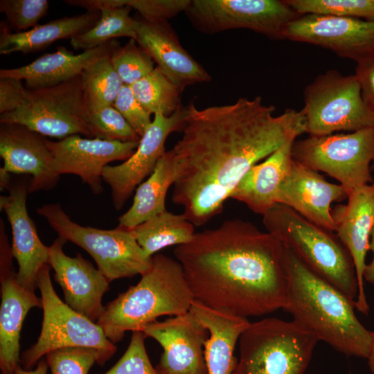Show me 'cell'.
I'll list each match as a JSON object with an SVG mask.
<instances>
[{
  "instance_id": "1",
  "label": "cell",
  "mask_w": 374,
  "mask_h": 374,
  "mask_svg": "<svg viewBox=\"0 0 374 374\" xmlns=\"http://www.w3.org/2000/svg\"><path fill=\"white\" fill-rule=\"evenodd\" d=\"M275 107L260 96L203 109L185 107L182 136L175 145L177 177L172 199L195 226L221 213L248 170L287 141L306 133L302 110Z\"/></svg>"
},
{
  "instance_id": "2",
  "label": "cell",
  "mask_w": 374,
  "mask_h": 374,
  "mask_svg": "<svg viewBox=\"0 0 374 374\" xmlns=\"http://www.w3.org/2000/svg\"><path fill=\"white\" fill-rule=\"evenodd\" d=\"M284 251L276 237L235 218L195 233L174 255L195 301L247 319L287 306Z\"/></svg>"
},
{
  "instance_id": "3",
  "label": "cell",
  "mask_w": 374,
  "mask_h": 374,
  "mask_svg": "<svg viewBox=\"0 0 374 374\" xmlns=\"http://www.w3.org/2000/svg\"><path fill=\"white\" fill-rule=\"evenodd\" d=\"M284 247L288 302L283 310L319 341L346 356L367 359L373 332L359 321L354 303Z\"/></svg>"
},
{
  "instance_id": "4",
  "label": "cell",
  "mask_w": 374,
  "mask_h": 374,
  "mask_svg": "<svg viewBox=\"0 0 374 374\" xmlns=\"http://www.w3.org/2000/svg\"><path fill=\"white\" fill-rule=\"evenodd\" d=\"M194 300L181 264L157 253L139 283L108 303L96 323L116 344L127 331L143 332L159 317L188 312Z\"/></svg>"
},
{
  "instance_id": "5",
  "label": "cell",
  "mask_w": 374,
  "mask_h": 374,
  "mask_svg": "<svg viewBox=\"0 0 374 374\" xmlns=\"http://www.w3.org/2000/svg\"><path fill=\"white\" fill-rule=\"evenodd\" d=\"M267 231L290 249L313 272L334 285L354 304L358 283L353 259L337 235L276 204L262 215Z\"/></svg>"
},
{
  "instance_id": "6",
  "label": "cell",
  "mask_w": 374,
  "mask_h": 374,
  "mask_svg": "<svg viewBox=\"0 0 374 374\" xmlns=\"http://www.w3.org/2000/svg\"><path fill=\"white\" fill-rule=\"evenodd\" d=\"M318 341L294 320L267 317L250 322L239 338L232 374H304Z\"/></svg>"
},
{
  "instance_id": "7",
  "label": "cell",
  "mask_w": 374,
  "mask_h": 374,
  "mask_svg": "<svg viewBox=\"0 0 374 374\" xmlns=\"http://www.w3.org/2000/svg\"><path fill=\"white\" fill-rule=\"evenodd\" d=\"M50 226L67 241L85 250L109 282L143 275L151 266L148 257L131 230L116 227L105 230L74 222L59 203L46 204L36 209Z\"/></svg>"
},
{
  "instance_id": "8",
  "label": "cell",
  "mask_w": 374,
  "mask_h": 374,
  "mask_svg": "<svg viewBox=\"0 0 374 374\" xmlns=\"http://www.w3.org/2000/svg\"><path fill=\"white\" fill-rule=\"evenodd\" d=\"M51 266L44 265L38 274L43 310L42 329L37 341L22 353L21 364L30 370L48 353L64 348L83 347L96 349L107 362L116 353V346L106 337L103 330L64 303L56 294L50 277Z\"/></svg>"
},
{
  "instance_id": "9",
  "label": "cell",
  "mask_w": 374,
  "mask_h": 374,
  "mask_svg": "<svg viewBox=\"0 0 374 374\" xmlns=\"http://www.w3.org/2000/svg\"><path fill=\"white\" fill-rule=\"evenodd\" d=\"M303 100L301 110L310 136L374 127V113L366 105L355 74L328 70L305 87Z\"/></svg>"
},
{
  "instance_id": "10",
  "label": "cell",
  "mask_w": 374,
  "mask_h": 374,
  "mask_svg": "<svg viewBox=\"0 0 374 374\" xmlns=\"http://www.w3.org/2000/svg\"><path fill=\"white\" fill-rule=\"evenodd\" d=\"M292 157L337 180L348 196L374 181L371 169L374 161V127L295 141Z\"/></svg>"
},
{
  "instance_id": "11",
  "label": "cell",
  "mask_w": 374,
  "mask_h": 374,
  "mask_svg": "<svg viewBox=\"0 0 374 374\" xmlns=\"http://www.w3.org/2000/svg\"><path fill=\"white\" fill-rule=\"evenodd\" d=\"M90 110L80 76L57 85L28 90L17 109L0 114V124H18L44 136L64 139L72 135L91 137Z\"/></svg>"
},
{
  "instance_id": "12",
  "label": "cell",
  "mask_w": 374,
  "mask_h": 374,
  "mask_svg": "<svg viewBox=\"0 0 374 374\" xmlns=\"http://www.w3.org/2000/svg\"><path fill=\"white\" fill-rule=\"evenodd\" d=\"M185 14L204 33L245 28L282 39L298 15L285 0H191Z\"/></svg>"
},
{
  "instance_id": "13",
  "label": "cell",
  "mask_w": 374,
  "mask_h": 374,
  "mask_svg": "<svg viewBox=\"0 0 374 374\" xmlns=\"http://www.w3.org/2000/svg\"><path fill=\"white\" fill-rule=\"evenodd\" d=\"M283 37L319 46L355 62L374 55V20L301 15L287 25Z\"/></svg>"
},
{
  "instance_id": "14",
  "label": "cell",
  "mask_w": 374,
  "mask_h": 374,
  "mask_svg": "<svg viewBox=\"0 0 374 374\" xmlns=\"http://www.w3.org/2000/svg\"><path fill=\"white\" fill-rule=\"evenodd\" d=\"M185 114V107H181L170 116L154 115L135 152L121 164L104 168L102 179L111 188L116 211L123 208L134 190L152 173L166 152L165 143L168 136L172 132L182 130Z\"/></svg>"
},
{
  "instance_id": "15",
  "label": "cell",
  "mask_w": 374,
  "mask_h": 374,
  "mask_svg": "<svg viewBox=\"0 0 374 374\" xmlns=\"http://www.w3.org/2000/svg\"><path fill=\"white\" fill-rule=\"evenodd\" d=\"M143 332L163 348L155 366L159 374H208L204 344L209 332L191 312L150 323Z\"/></svg>"
},
{
  "instance_id": "16",
  "label": "cell",
  "mask_w": 374,
  "mask_h": 374,
  "mask_svg": "<svg viewBox=\"0 0 374 374\" xmlns=\"http://www.w3.org/2000/svg\"><path fill=\"white\" fill-rule=\"evenodd\" d=\"M12 249L0 219V368L1 374H15L19 365L20 332L28 311L42 308L41 298L21 286L12 270Z\"/></svg>"
},
{
  "instance_id": "17",
  "label": "cell",
  "mask_w": 374,
  "mask_h": 374,
  "mask_svg": "<svg viewBox=\"0 0 374 374\" xmlns=\"http://www.w3.org/2000/svg\"><path fill=\"white\" fill-rule=\"evenodd\" d=\"M28 176L12 177L8 195L0 197V208L12 230V254L18 264L17 279L24 287L35 292L38 274L48 262V247L40 240L34 222L28 215L26 196Z\"/></svg>"
},
{
  "instance_id": "18",
  "label": "cell",
  "mask_w": 374,
  "mask_h": 374,
  "mask_svg": "<svg viewBox=\"0 0 374 374\" xmlns=\"http://www.w3.org/2000/svg\"><path fill=\"white\" fill-rule=\"evenodd\" d=\"M139 142L107 141L72 135L58 141L46 139L55 172L78 175L96 195L103 192L102 174L109 163L127 159Z\"/></svg>"
},
{
  "instance_id": "19",
  "label": "cell",
  "mask_w": 374,
  "mask_h": 374,
  "mask_svg": "<svg viewBox=\"0 0 374 374\" xmlns=\"http://www.w3.org/2000/svg\"><path fill=\"white\" fill-rule=\"evenodd\" d=\"M67 240L58 236L48 247V264L55 271L54 278L60 285L65 303L75 312L96 322L105 306L102 299L109 289V282L80 253L66 256L63 247Z\"/></svg>"
},
{
  "instance_id": "20",
  "label": "cell",
  "mask_w": 374,
  "mask_h": 374,
  "mask_svg": "<svg viewBox=\"0 0 374 374\" xmlns=\"http://www.w3.org/2000/svg\"><path fill=\"white\" fill-rule=\"evenodd\" d=\"M0 155L3 170L30 176L28 193L51 190L60 180L46 139L25 126L1 124Z\"/></svg>"
},
{
  "instance_id": "21",
  "label": "cell",
  "mask_w": 374,
  "mask_h": 374,
  "mask_svg": "<svg viewBox=\"0 0 374 374\" xmlns=\"http://www.w3.org/2000/svg\"><path fill=\"white\" fill-rule=\"evenodd\" d=\"M346 198L348 194L340 184L326 181L318 172L293 159L290 175L279 189L277 204L333 232L337 226L331 204Z\"/></svg>"
},
{
  "instance_id": "22",
  "label": "cell",
  "mask_w": 374,
  "mask_h": 374,
  "mask_svg": "<svg viewBox=\"0 0 374 374\" xmlns=\"http://www.w3.org/2000/svg\"><path fill=\"white\" fill-rule=\"evenodd\" d=\"M346 205L335 209L337 235L348 251L355 268L358 294L355 308L366 315L368 305L364 290V271L369 242L374 227V181L348 196Z\"/></svg>"
},
{
  "instance_id": "23",
  "label": "cell",
  "mask_w": 374,
  "mask_h": 374,
  "mask_svg": "<svg viewBox=\"0 0 374 374\" xmlns=\"http://www.w3.org/2000/svg\"><path fill=\"white\" fill-rule=\"evenodd\" d=\"M136 20L138 45L182 91L189 85L211 80L209 73L181 45L168 21L152 22L141 17Z\"/></svg>"
},
{
  "instance_id": "24",
  "label": "cell",
  "mask_w": 374,
  "mask_h": 374,
  "mask_svg": "<svg viewBox=\"0 0 374 374\" xmlns=\"http://www.w3.org/2000/svg\"><path fill=\"white\" fill-rule=\"evenodd\" d=\"M120 46L112 39L93 49L74 54L64 46H58L33 62L18 68L0 70V78H14L25 81L27 89L33 91L51 87L78 75L96 61L110 56Z\"/></svg>"
},
{
  "instance_id": "25",
  "label": "cell",
  "mask_w": 374,
  "mask_h": 374,
  "mask_svg": "<svg viewBox=\"0 0 374 374\" xmlns=\"http://www.w3.org/2000/svg\"><path fill=\"white\" fill-rule=\"evenodd\" d=\"M292 139L264 161L252 166L241 179L230 198L244 204L251 211L265 215L277 204L279 189L291 171Z\"/></svg>"
},
{
  "instance_id": "26",
  "label": "cell",
  "mask_w": 374,
  "mask_h": 374,
  "mask_svg": "<svg viewBox=\"0 0 374 374\" xmlns=\"http://www.w3.org/2000/svg\"><path fill=\"white\" fill-rule=\"evenodd\" d=\"M189 311L209 332L204 344L208 374H232L238 362L234 350L241 334L250 324L249 320L211 308L195 300Z\"/></svg>"
},
{
  "instance_id": "27",
  "label": "cell",
  "mask_w": 374,
  "mask_h": 374,
  "mask_svg": "<svg viewBox=\"0 0 374 374\" xmlns=\"http://www.w3.org/2000/svg\"><path fill=\"white\" fill-rule=\"evenodd\" d=\"M100 17L98 10L52 20L21 33H13L5 21L0 26V54H27L44 50L53 42L70 39L89 30Z\"/></svg>"
},
{
  "instance_id": "28",
  "label": "cell",
  "mask_w": 374,
  "mask_h": 374,
  "mask_svg": "<svg viewBox=\"0 0 374 374\" xmlns=\"http://www.w3.org/2000/svg\"><path fill=\"white\" fill-rule=\"evenodd\" d=\"M176 177L175 157L170 150L165 152L152 173L136 188L132 204L118 217V227L132 230L166 211V195Z\"/></svg>"
},
{
  "instance_id": "29",
  "label": "cell",
  "mask_w": 374,
  "mask_h": 374,
  "mask_svg": "<svg viewBox=\"0 0 374 374\" xmlns=\"http://www.w3.org/2000/svg\"><path fill=\"white\" fill-rule=\"evenodd\" d=\"M64 2L87 11L100 12V17L91 28L70 39L75 50L93 49L116 37L136 39V20L130 15L131 7L114 5L111 0H65Z\"/></svg>"
},
{
  "instance_id": "30",
  "label": "cell",
  "mask_w": 374,
  "mask_h": 374,
  "mask_svg": "<svg viewBox=\"0 0 374 374\" xmlns=\"http://www.w3.org/2000/svg\"><path fill=\"white\" fill-rule=\"evenodd\" d=\"M131 231L148 257L168 247L189 242L196 233L195 225L183 213L175 214L167 210Z\"/></svg>"
},
{
  "instance_id": "31",
  "label": "cell",
  "mask_w": 374,
  "mask_h": 374,
  "mask_svg": "<svg viewBox=\"0 0 374 374\" xmlns=\"http://www.w3.org/2000/svg\"><path fill=\"white\" fill-rule=\"evenodd\" d=\"M130 87L136 99L150 114L170 116L181 107L183 91L157 67Z\"/></svg>"
},
{
  "instance_id": "32",
  "label": "cell",
  "mask_w": 374,
  "mask_h": 374,
  "mask_svg": "<svg viewBox=\"0 0 374 374\" xmlns=\"http://www.w3.org/2000/svg\"><path fill=\"white\" fill-rule=\"evenodd\" d=\"M110 56L96 61L80 75L84 98L90 111L113 105L125 84L114 68Z\"/></svg>"
},
{
  "instance_id": "33",
  "label": "cell",
  "mask_w": 374,
  "mask_h": 374,
  "mask_svg": "<svg viewBox=\"0 0 374 374\" xmlns=\"http://www.w3.org/2000/svg\"><path fill=\"white\" fill-rule=\"evenodd\" d=\"M299 15H328L374 20V0H285Z\"/></svg>"
},
{
  "instance_id": "34",
  "label": "cell",
  "mask_w": 374,
  "mask_h": 374,
  "mask_svg": "<svg viewBox=\"0 0 374 374\" xmlns=\"http://www.w3.org/2000/svg\"><path fill=\"white\" fill-rule=\"evenodd\" d=\"M110 59L123 83L130 86L150 74L155 68L151 57L134 39H130L123 46H118Z\"/></svg>"
},
{
  "instance_id": "35",
  "label": "cell",
  "mask_w": 374,
  "mask_h": 374,
  "mask_svg": "<svg viewBox=\"0 0 374 374\" xmlns=\"http://www.w3.org/2000/svg\"><path fill=\"white\" fill-rule=\"evenodd\" d=\"M46 362L51 374H88L95 362L103 366L107 361L96 349L70 347L48 353Z\"/></svg>"
},
{
  "instance_id": "36",
  "label": "cell",
  "mask_w": 374,
  "mask_h": 374,
  "mask_svg": "<svg viewBox=\"0 0 374 374\" xmlns=\"http://www.w3.org/2000/svg\"><path fill=\"white\" fill-rule=\"evenodd\" d=\"M89 123L93 138L123 142H139L141 139V136L113 105L90 111Z\"/></svg>"
},
{
  "instance_id": "37",
  "label": "cell",
  "mask_w": 374,
  "mask_h": 374,
  "mask_svg": "<svg viewBox=\"0 0 374 374\" xmlns=\"http://www.w3.org/2000/svg\"><path fill=\"white\" fill-rule=\"evenodd\" d=\"M47 0H1L0 11L13 33H21L34 28L48 10Z\"/></svg>"
},
{
  "instance_id": "38",
  "label": "cell",
  "mask_w": 374,
  "mask_h": 374,
  "mask_svg": "<svg viewBox=\"0 0 374 374\" xmlns=\"http://www.w3.org/2000/svg\"><path fill=\"white\" fill-rule=\"evenodd\" d=\"M145 335L142 331L132 332L129 346L120 359L105 374H159L153 367L145 350Z\"/></svg>"
},
{
  "instance_id": "39",
  "label": "cell",
  "mask_w": 374,
  "mask_h": 374,
  "mask_svg": "<svg viewBox=\"0 0 374 374\" xmlns=\"http://www.w3.org/2000/svg\"><path fill=\"white\" fill-rule=\"evenodd\" d=\"M191 0H111L116 6H128L141 18L152 22L168 21L186 10Z\"/></svg>"
},
{
  "instance_id": "40",
  "label": "cell",
  "mask_w": 374,
  "mask_h": 374,
  "mask_svg": "<svg viewBox=\"0 0 374 374\" xmlns=\"http://www.w3.org/2000/svg\"><path fill=\"white\" fill-rule=\"evenodd\" d=\"M113 107L141 137L152 121L150 118L151 114L136 99L130 85H123Z\"/></svg>"
},
{
  "instance_id": "41",
  "label": "cell",
  "mask_w": 374,
  "mask_h": 374,
  "mask_svg": "<svg viewBox=\"0 0 374 374\" xmlns=\"http://www.w3.org/2000/svg\"><path fill=\"white\" fill-rule=\"evenodd\" d=\"M28 89L22 80L14 78H0V114L12 112L24 103Z\"/></svg>"
},
{
  "instance_id": "42",
  "label": "cell",
  "mask_w": 374,
  "mask_h": 374,
  "mask_svg": "<svg viewBox=\"0 0 374 374\" xmlns=\"http://www.w3.org/2000/svg\"><path fill=\"white\" fill-rule=\"evenodd\" d=\"M355 75L359 83L362 98L374 113V55L356 62Z\"/></svg>"
},
{
  "instance_id": "43",
  "label": "cell",
  "mask_w": 374,
  "mask_h": 374,
  "mask_svg": "<svg viewBox=\"0 0 374 374\" xmlns=\"http://www.w3.org/2000/svg\"><path fill=\"white\" fill-rule=\"evenodd\" d=\"M369 250L373 253V258L371 262L366 265L363 276L364 280L374 285V227L370 237Z\"/></svg>"
},
{
  "instance_id": "44",
  "label": "cell",
  "mask_w": 374,
  "mask_h": 374,
  "mask_svg": "<svg viewBox=\"0 0 374 374\" xmlns=\"http://www.w3.org/2000/svg\"><path fill=\"white\" fill-rule=\"evenodd\" d=\"M48 366L44 359H40L37 364V367L35 370H25L22 366L19 365L16 370L15 374H46Z\"/></svg>"
},
{
  "instance_id": "45",
  "label": "cell",
  "mask_w": 374,
  "mask_h": 374,
  "mask_svg": "<svg viewBox=\"0 0 374 374\" xmlns=\"http://www.w3.org/2000/svg\"><path fill=\"white\" fill-rule=\"evenodd\" d=\"M12 177L9 172H6L1 168L0 169V186L1 190L6 189V187L9 184Z\"/></svg>"
},
{
  "instance_id": "46",
  "label": "cell",
  "mask_w": 374,
  "mask_h": 374,
  "mask_svg": "<svg viewBox=\"0 0 374 374\" xmlns=\"http://www.w3.org/2000/svg\"><path fill=\"white\" fill-rule=\"evenodd\" d=\"M368 359V365L371 374H374V332Z\"/></svg>"
},
{
  "instance_id": "47",
  "label": "cell",
  "mask_w": 374,
  "mask_h": 374,
  "mask_svg": "<svg viewBox=\"0 0 374 374\" xmlns=\"http://www.w3.org/2000/svg\"><path fill=\"white\" fill-rule=\"evenodd\" d=\"M371 171L374 170V161H373L371 166Z\"/></svg>"
},
{
  "instance_id": "48",
  "label": "cell",
  "mask_w": 374,
  "mask_h": 374,
  "mask_svg": "<svg viewBox=\"0 0 374 374\" xmlns=\"http://www.w3.org/2000/svg\"><path fill=\"white\" fill-rule=\"evenodd\" d=\"M351 374V373H350Z\"/></svg>"
}]
</instances>
